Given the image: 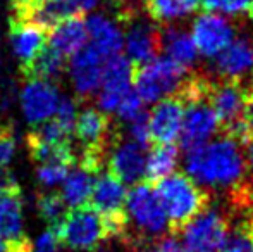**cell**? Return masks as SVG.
Listing matches in <instances>:
<instances>
[{
    "mask_svg": "<svg viewBox=\"0 0 253 252\" xmlns=\"http://www.w3.org/2000/svg\"><path fill=\"white\" fill-rule=\"evenodd\" d=\"M248 228H250V233H252V237H253V219H252L250 225H248Z\"/></svg>",
    "mask_w": 253,
    "mask_h": 252,
    "instance_id": "cell-40",
    "label": "cell"
},
{
    "mask_svg": "<svg viewBox=\"0 0 253 252\" xmlns=\"http://www.w3.org/2000/svg\"><path fill=\"white\" fill-rule=\"evenodd\" d=\"M220 252H253V237L248 225L238 226L234 232H229V237Z\"/></svg>",
    "mask_w": 253,
    "mask_h": 252,
    "instance_id": "cell-32",
    "label": "cell"
},
{
    "mask_svg": "<svg viewBox=\"0 0 253 252\" xmlns=\"http://www.w3.org/2000/svg\"><path fill=\"white\" fill-rule=\"evenodd\" d=\"M67 69V59L57 54L53 49L45 45L43 50L38 54L26 69L21 71V76L24 81L38 80V81H47V83H55L64 76Z\"/></svg>",
    "mask_w": 253,
    "mask_h": 252,
    "instance_id": "cell-24",
    "label": "cell"
},
{
    "mask_svg": "<svg viewBox=\"0 0 253 252\" xmlns=\"http://www.w3.org/2000/svg\"><path fill=\"white\" fill-rule=\"evenodd\" d=\"M57 242L80 252H91L102 246L109 233L102 218L91 207L69 209L55 230H52Z\"/></svg>",
    "mask_w": 253,
    "mask_h": 252,
    "instance_id": "cell-5",
    "label": "cell"
},
{
    "mask_svg": "<svg viewBox=\"0 0 253 252\" xmlns=\"http://www.w3.org/2000/svg\"><path fill=\"white\" fill-rule=\"evenodd\" d=\"M105 162L109 175L124 185H136L145 178L147 147H141L129 138H123L119 135L110 145Z\"/></svg>",
    "mask_w": 253,
    "mask_h": 252,
    "instance_id": "cell-11",
    "label": "cell"
},
{
    "mask_svg": "<svg viewBox=\"0 0 253 252\" xmlns=\"http://www.w3.org/2000/svg\"><path fill=\"white\" fill-rule=\"evenodd\" d=\"M57 104H59V94L55 85L38 80L26 81L21 92V107L30 125L35 126L50 119L55 114Z\"/></svg>",
    "mask_w": 253,
    "mask_h": 252,
    "instance_id": "cell-19",
    "label": "cell"
},
{
    "mask_svg": "<svg viewBox=\"0 0 253 252\" xmlns=\"http://www.w3.org/2000/svg\"><path fill=\"white\" fill-rule=\"evenodd\" d=\"M143 252H188L184 246L181 244L179 239L169 235V237H160V239L153 240L152 246H148Z\"/></svg>",
    "mask_w": 253,
    "mask_h": 252,
    "instance_id": "cell-34",
    "label": "cell"
},
{
    "mask_svg": "<svg viewBox=\"0 0 253 252\" xmlns=\"http://www.w3.org/2000/svg\"><path fill=\"white\" fill-rule=\"evenodd\" d=\"M207 101L215 112L219 125L227 131V135L236 138L240 144L250 142L243 126L247 90L240 81L220 80L219 83H210Z\"/></svg>",
    "mask_w": 253,
    "mask_h": 252,
    "instance_id": "cell-7",
    "label": "cell"
},
{
    "mask_svg": "<svg viewBox=\"0 0 253 252\" xmlns=\"http://www.w3.org/2000/svg\"><path fill=\"white\" fill-rule=\"evenodd\" d=\"M252 0H202L205 10L226 17H240L248 12Z\"/></svg>",
    "mask_w": 253,
    "mask_h": 252,
    "instance_id": "cell-30",
    "label": "cell"
},
{
    "mask_svg": "<svg viewBox=\"0 0 253 252\" xmlns=\"http://www.w3.org/2000/svg\"><path fill=\"white\" fill-rule=\"evenodd\" d=\"M126 31L123 33V47L126 49V57L134 66L152 61L160 50V30L152 19L131 17L126 21Z\"/></svg>",
    "mask_w": 253,
    "mask_h": 252,
    "instance_id": "cell-13",
    "label": "cell"
},
{
    "mask_svg": "<svg viewBox=\"0 0 253 252\" xmlns=\"http://www.w3.org/2000/svg\"><path fill=\"white\" fill-rule=\"evenodd\" d=\"M37 211L40 218L48 225V230H55L59 223L67 214L69 207L62 201L60 194L47 192V194H38L37 197Z\"/></svg>",
    "mask_w": 253,
    "mask_h": 252,
    "instance_id": "cell-27",
    "label": "cell"
},
{
    "mask_svg": "<svg viewBox=\"0 0 253 252\" xmlns=\"http://www.w3.org/2000/svg\"><path fill=\"white\" fill-rule=\"evenodd\" d=\"M213 61V71L220 80L241 81L253 73V40L236 37Z\"/></svg>",
    "mask_w": 253,
    "mask_h": 252,
    "instance_id": "cell-17",
    "label": "cell"
},
{
    "mask_svg": "<svg viewBox=\"0 0 253 252\" xmlns=\"http://www.w3.org/2000/svg\"><path fill=\"white\" fill-rule=\"evenodd\" d=\"M88 44L86 23L83 16L67 17L48 31L47 45L62 57H73Z\"/></svg>",
    "mask_w": 253,
    "mask_h": 252,
    "instance_id": "cell-20",
    "label": "cell"
},
{
    "mask_svg": "<svg viewBox=\"0 0 253 252\" xmlns=\"http://www.w3.org/2000/svg\"><path fill=\"white\" fill-rule=\"evenodd\" d=\"M219 126L215 112L207 101V95L184 101V118L179 135V142L184 151L210 142L217 135Z\"/></svg>",
    "mask_w": 253,
    "mask_h": 252,
    "instance_id": "cell-12",
    "label": "cell"
},
{
    "mask_svg": "<svg viewBox=\"0 0 253 252\" xmlns=\"http://www.w3.org/2000/svg\"><path fill=\"white\" fill-rule=\"evenodd\" d=\"M9 37L12 52L19 62V71L26 69L47 45V31L16 16L9 19Z\"/></svg>",
    "mask_w": 253,
    "mask_h": 252,
    "instance_id": "cell-16",
    "label": "cell"
},
{
    "mask_svg": "<svg viewBox=\"0 0 253 252\" xmlns=\"http://www.w3.org/2000/svg\"><path fill=\"white\" fill-rule=\"evenodd\" d=\"M153 23L176 24L190 17L202 5V0H141Z\"/></svg>",
    "mask_w": 253,
    "mask_h": 252,
    "instance_id": "cell-23",
    "label": "cell"
},
{
    "mask_svg": "<svg viewBox=\"0 0 253 252\" xmlns=\"http://www.w3.org/2000/svg\"><path fill=\"white\" fill-rule=\"evenodd\" d=\"M155 192L167 216L169 226L172 228H181L184 223H188L209 205L205 190L200 189L184 173L174 171L172 175L159 180Z\"/></svg>",
    "mask_w": 253,
    "mask_h": 252,
    "instance_id": "cell-3",
    "label": "cell"
},
{
    "mask_svg": "<svg viewBox=\"0 0 253 252\" xmlns=\"http://www.w3.org/2000/svg\"><path fill=\"white\" fill-rule=\"evenodd\" d=\"M23 237V197L14 180L0 187V252Z\"/></svg>",
    "mask_w": 253,
    "mask_h": 252,
    "instance_id": "cell-18",
    "label": "cell"
},
{
    "mask_svg": "<svg viewBox=\"0 0 253 252\" xmlns=\"http://www.w3.org/2000/svg\"><path fill=\"white\" fill-rule=\"evenodd\" d=\"M53 118L66 128L67 131L74 133V123H76L78 118V101H74L69 95L59 97V104H57Z\"/></svg>",
    "mask_w": 253,
    "mask_h": 252,
    "instance_id": "cell-31",
    "label": "cell"
},
{
    "mask_svg": "<svg viewBox=\"0 0 253 252\" xmlns=\"http://www.w3.org/2000/svg\"><path fill=\"white\" fill-rule=\"evenodd\" d=\"M103 66H105V59L90 44H86L78 54L71 57V80L80 97L86 99L100 88Z\"/></svg>",
    "mask_w": 253,
    "mask_h": 252,
    "instance_id": "cell-15",
    "label": "cell"
},
{
    "mask_svg": "<svg viewBox=\"0 0 253 252\" xmlns=\"http://www.w3.org/2000/svg\"><path fill=\"white\" fill-rule=\"evenodd\" d=\"M188 71L167 57H153L152 61L134 67L133 87L143 104H157L167 97L179 94L188 80Z\"/></svg>",
    "mask_w": 253,
    "mask_h": 252,
    "instance_id": "cell-4",
    "label": "cell"
},
{
    "mask_svg": "<svg viewBox=\"0 0 253 252\" xmlns=\"http://www.w3.org/2000/svg\"><path fill=\"white\" fill-rule=\"evenodd\" d=\"M86 23L90 45L102 55L103 59H110L121 54L123 50V30L103 14H93Z\"/></svg>",
    "mask_w": 253,
    "mask_h": 252,
    "instance_id": "cell-22",
    "label": "cell"
},
{
    "mask_svg": "<svg viewBox=\"0 0 253 252\" xmlns=\"http://www.w3.org/2000/svg\"><path fill=\"white\" fill-rule=\"evenodd\" d=\"M95 176L97 175L81 168V166H76V168L67 173L66 180L62 182V194H60V197L66 202L67 207L78 209L88 205Z\"/></svg>",
    "mask_w": 253,
    "mask_h": 252,
    "instance_id": "cell-25",
    "label": "cell"
},
{
    "mask_svg": "<svg viewBox=\"0 0 253 252\" xmlns=\"http://www.w3.org/2000/svg\"><path fill=\"white\" fill-rule=\"evenodd\" d=\"M148 118L150 138L157 144H174L179 140L184 118V102L179 97H167L159 101Z\"/></svg>",
    "mask_w": 253,
    "mask_h": 252,
    "instance_id": "cell-14",
    "label": "cell"
},
{
    "mask_svg": "<svg viewBox=\"0 0 253 252\" xmlns=\"http://www.w3.org/2000/svg\"><path fill=\"white\" fill-rule=\"evenodd\" d=\"M16 154V137L14 130L7 123H0V187L14 182L9 175V166Z\"/></svg>",
    "mask_w": 253,
    "mask_h": 252,
    "instance_id": "cell-28",
    "label": "cell"
},
{
    "mask_svg": "<svg viewBox=\"0 0 253 252\" xmlns=\"http://www.w3.org/2000/svg\"><path fill=\"white\" fill-rule=\"evenodd\" d=\"M126 185L116 180L109 173H98L93 182L90 202L95 212L102 218L107 233L110 237H123L126 230Z\"/></svg>",
    "mask_w": 253,
    "mask_h": 252,
    "instance_id": "cell-8",
    "label": "cell"
},
{
    "mask_svg": "<svg viewBox=\"0 0 253 252\" xmlns=\"http://www.w3.org/2000/svg\"><path fill=\"white\" fill-rule=\"evenodd\" d=\"M247 166L253 178V140L250 142V147H248V152H247Z\"/></svg>",
    "mask_w": 253,
    "mask_h": 252,
    "instance_id": "cell-37",
    "label": "cell"
},
{
    "mask_svg": "<svg viewBox=\"0 0 253 252\" xmlns=\"http://www.w3.org/2000/svg\"><path fill=\"white\" fill-rule=\"evenodd\" d=\"M229 237L227 216L215 205H207L181 226V244L188 252H220Z\"/></svg>",
    "mask_w": 253,
    "mask_h": 252,
    "instance_id": "cell-6",
    "label": "cell"
},
{
    "mask_svg": "<svg viewBox=\"0 0 253 252\" xmlns=\"http://www.w3.org/2000/svg\"><path fill=\"white\" fill-rule=\"evenodd\" d=\"M179 164V149L174 144H157L147 154L145 176L159 182L166 176L172 175Z\"/></svg>",
    "mask_w": 253,
    "mask_h": 252,
    "instance_id": "cell-26",
    "label": "cell"
},
{
    "mask_svg": "<svg viewBox=\"0 0 253 252\" xmlns=\"http://www.w3.org/2000/svg\"><path fill=\"white\" fill-rule=\"evenodd\" d=\"M243 126L248 135V140L253 138V85L247 90V101H245L243 112Z\"/></svg>",
    "mask_w": 253,
    "mask_h": 252,
    "instance_id": "cell-36",
    "label": "cell"
},
{
    "mask_svg": "<svg viewBox=\"0 0 253 252\" xmlns=\"http://www.w3.org/2000/svg\"><path fill=\"white\" fill-rule=\"evenodd\" d=\"M160 50H164V57L170 59L184 71L191 69L200 57L190 31L174 24L160 31Z\"/></svg>",
    "mask_w": 253,
    "mask_h": 252,
    "instance_id": "cell-21",
    "label": "cell"
},
{
    "mask_svg": "<svg viewBox=\"0 0 253 252\" xmlns=\"http://www.w3.org/2000/svg\"><path fill=\"white\" fill-rule=\"evenodd\" d=\"M35 0H12V10H21L24 9L26 5H30V3H33Z\"/></svg>",
    "mask_w": 253,
    "mask_h": 252,
    "instance_id": "cell-38",
    "label": "cell"
},
{
    "mask_svg": "<svg viewBox=\"0 0 253 252\" xmlns=\"http://www.w3.org/2000/svg\"><path fill=\"white\" fill-rule=\"evenodd\" d=\"M126 131L127 138L133 140L134 144L141 145V147H147L150 138V130H148V118L147 112H141L140 116H136L134 119H131L129 123H126Z\"/></svg>",
    "mask_w": 253,
    "mask_h": 252,
    "instance_id": "cell-33",
    "label": "cell"
},
{
    "mask_svg": "<svg viewBox=\"0 0 253 252\" xmlns=\"http://www.w3.org/2000/svg\"><path fill=\"white\" fill-rule=\"evenodd\" d=\"M71 168L73 166L66 164V162H45V164H38L37 178L43 187L52 189V187L62 185V182L66 180Z\"/></svg>",
    "mask_w": 253,
    "mask_h": 252,
    "instance_id": "cell-29",
    "label": "cell"
},
{
    "mask_svg": "<svg viewBox=\"0 0 253 252\" xmlns=\"http://www.w3.org/2000/svg\"><path fill=\"white\" fill-rule=\"evenodd\" d=\"M57 246H59V242H57L53 232L52 230H47L33 244V252H59L57 251Z\"/></svg>",
    "mask_w": 253,
    "mask_h": 252,
    "instance_id": "cell-35",
    "label": "cell"
},
{
    "mask_svg": "<svg viewBox=\"0 0 253 252\" xmlns=\"http://www.w3.org/2000/svg\"><path fill=\"white\" fill-rule=\"evenodd\" d=\"M124 212H126V230L121 239L126 242H153L166 235L169 230V221L157 197V192L148 183H136L127 192Z\"/></svg>",
    "mask_w": 253,
    "mask_h": 252,
    "instance_id": "cell-2",
    "label": "cell"
},
{
    "mask_svg": "<svg viewBox=\"0 0 253 252\" xmlns=\"http://www.w3.org/2000/svg\"><path fill=\"white\" fill-rule=\"evenodd\" d=\"M190 35L198 55L213 59L236 38V26L229 17L205 10L193 19Z\"/></svg>",
    "mask_w": 253,
    "mask_h": 252,
    "instance_id": "cell-9",
    "label": "cell"
},
{
    "mask_svg": "<svg viewBox=\"0 0 253 252\" xmlns=\"http://www.w3.org/2000/svg\"><path fill=\"white\" fill-rule=\"evenodd\" d=\"M134 64L126 55H114L107 59L103 66V76L98 94V109L105 112L107 116L114 114L129 92L134 90L133 87Z\"/></svg>",
    "mask_w": 253,
    "mask_h": 252,
    "instance_id": "cell-10",
    "label": "cell"
},
{
    "mask_svg": "<svg viewBox=\"0 0 253 252\" xmlns=\"http://www.w3.org/2000/svg\"><path fill=\"white\" fill-rule=\"evenodd\" d=\"M243 144L231 135L212 138L210 142L186 151L184 175L200 189L219 192L241 190L247 180L248 166Z\"/></svg>",
    "mask_w": 253,
    "mask_h": 252,
    "instance_id": "cell-1",
    "label": "cell"
},
{
    "mask_svg": "<svg viewBox=\"0 0 253 252\" xmlns=\"http://www.w3.org/2000/svg\"><path fill=\"white\" fill-rule=\"evenodd\" d=\"M248 14H250V17L253 19V0H252V3H250V9H248Z\"/></svg>",
    "mask_w": 253,
    "mask_h": 252,
    "instance_id": "cell-39",
    "label": "cell"
}]
</instances>
